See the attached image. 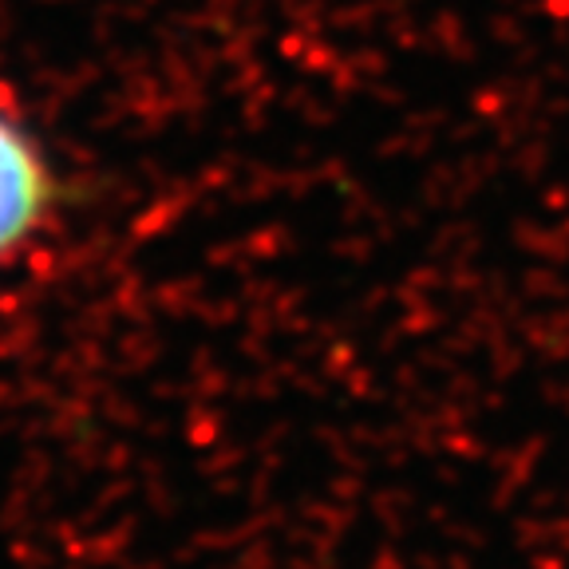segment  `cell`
Instances as JSON below:
<instances>
[{
  "instance_id": "obj_1",
  "label": "cell",
  "mask_w": 569,
  "mask_h": 569,
  "mask_svg": "<svg viewBox=\"0 0 569 569\" xmlns=\"http://www.w3.org/2000/svg\"><path fill=\"white\" fill-rule=\"evenodd\" d=\"M63 202V182L36 134L0 111V266L44 230Z\"/></svg>"
}]
</instances>
